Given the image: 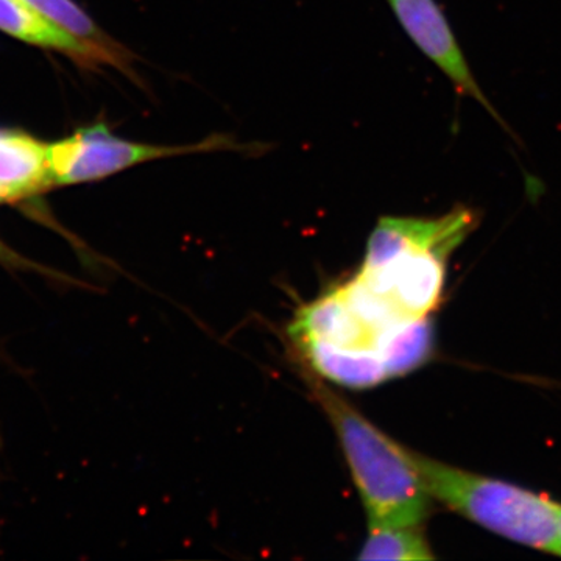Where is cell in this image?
I'll return each mask as SVG.
<instances>
[{"label":"cell","mask_w":561,"mask_h":561,"mask_svg":"<svg viewBox=\"0 0 561 561\" xmlns=\"http://www.w3.org/2000/svg\"><path fill=\"white\" fill-rule=\"evenodd\" d=\"M311 386L341 442L368 527L423 526L432 496L413 465L411 449L383 434L341 394L319 381Z\"/></svg>","instance_id":"2"},{"label":"cell","mask_w":561,"mask_h":561,"mask_svg":"<svg viewBox=\"0 0 561 561\" xmlns=\"http://www.w3.org/2000/svg\"><path fill=\"white\" fill-rule=\"evenodd\" d=\"M264 144L239 142L228 135H213L190 146H149L136 144L111 135L105 125L83 128L70 138L47 146L51 183L76 184L105 179L114 173L160 158L183 154L238 151L261 154Z\"/></svg>","instance_id":"4"},{"label":"cell","mask_w":561,"mask_h":561,"mask_svg":"<svg viewBox=\"0 0 561 561\" xmlns=\"http://www.w3.org/2000/svg\"><path fill=\"white\" fill-rule=\"evenodd\" d=\"M551 507L553 512V516H556L557 530H559V537L561 542V504L560 502H556L551 500Z\"/></svg>","instance_id":"10"},{"label":"cell","mask_w":561,"mask_h":561,"mask_svg":"<svg viewBox=\"0 0 561 561\" xmlns=\"http://www.w3.org/2000/svg\"><path fill=\"white\" fill-rule=\"evenodd\" d=\"M411 459L434 500L501 537L561 556L549 497L460 470L412 449Z\"/></svg>","instance_id":"3"},{"label":"cell","mask_w":561,"mask_h":561,"mask_svg":"<svg viewBox=\"0 0 561 561\" xmlns=\"http://www.w3.org/2000/svg\"><path fill=\"white\" fill-rule=\"evenodd\" d=\"M0 31L27 43L65 51L72 57L105 61L122 69L128 68L127 54L124 50L84 43L44 20L21 0H0Z\"/></svg>","instance_id":"6"},{"label":"cell","mask_w":561,"mask_h":561,"mask_svg":"<svg viewBox=\"0 0 561 561\" xmlns=\"http://www.w3.org/2000/svg\"><path fill=\"white\" fill-rule=\"evenodd\" d=\"M387 2L394 18L400 22L402 31L408 33L413 44L453 81L457 92L478 102L504 128V131L515 136L507 122L502 119L497 110L491 105L489 98L483 94L481 84L468 66L451 25L438 3L435 0H387Z\"/></svg>","instance_id":"5"},{"label":"cell","mask_w":561,"mask_h":561,"mask_svg":"<svg viewBox=\"0 0 561 561\" xmlns=\"http://www.w3.org/2000/svg\"><path fill=\"white\" fill-rule=\"evenodd\" d=\"M0 260H13V254H11V251L5 249L2 243H0Z\"/></svg>","instance_id":"11"},{"label":"cell","mask_w":561,"mask_h":561,"mask_svg":"<svg viewBox=\"0 0 561 561\" xmlns=\"http://www.w3.org/2000/svg\"><path fill=\"white\" fill-rule=\"evenodd\" d=\"M21 2L31 7L44 20L51 22L61 31L76 36V38L84 41V43L106 47V49H119L113 41L103 36V33L95 27L94 22L72 0H21Z\"/></svg>","instance_id":"9"},{"label":"cell","mask_w":561,"mask_h":561,"mask_svg":"<svg viewBox=\"0 0 561 561\" xmlns=\"http://www.w3.org/2000/svg\"><path fill=\"white\" fill-rule=\"evenodd\" d=\"M49 186L47 146L22 133L0 130V202L31 197Z\"/></svg>","instance_id":"7"},{"label":"cell","mask_w":561,"mask_h":561,"mask_svg":"<svg viewBox=\"0 0 561 561\" xmlns=\"http://www.w3.org/2000/svg\"><path fill=\"white\" fill-rule=\"evenodd\" d=\"M359 560L423 561L435 559L423 526L368 527Z\"/></svg>","instance_id":"8"},{"label":"cell","mask_w":561,"mask_h":561,"mask_svg":"<svg viewBox=\"0 0 561 561\" xmlns=\"http://www.w3.org/2000/svg\"><path fill=\"white\" fill-rule=\"evenodd\" d=\"M474 227L467 208L437 219L382 217L354 283L393 323L427 319L440 302L449 254Z\"/></svg>","instance_id":"1"}]
</instances>
